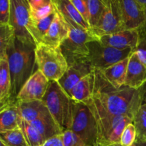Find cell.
I'll list each match as a JSON object with an SVG mask.
<instances>
[{
	"label": "cell",
	"mask_w": 146,
	"mask_h": 146,
	"mask_svg": "<svg viewBox=\"0 0 146 146\" xmlns=\"http://www.w3.org/2000/svg\"><path fill=\"white\" fill-rule=\"evenodd\" d=\"M94 94L86 105L91 111L109 115H130L135 118L143 103L141 90L123 86L120 88L113 87L95 70Z\"/></svg>",
	"instance_id": "6da1fadb"
},
{
	"label": "cell",
	"mask_w": 146,
	"mask_h": 146,
	"mask_svg": "<svg viewBox=\"0 0 146 146\" xmlns=\"http://www.w3.org/2000/svg\"><path fill=\"white\" fill-rule=\"evenodd\" d=\"M36 44L15 38L7 48V55L11 79V100L17 95L27 80L33 75L36 64Z\"/></svg>",
	"instance_id": "7a4b0ae2"
},
{
	"label": "cell",
	"mask_w": 146,
	"mask_h": 146,
	"mask_svg": "<svg viewBox=\"0 0 146 146\" xmlns=\"http://www.w3.org/2000/svg\"><path fill=\"white\" fill-rule=\"evenodd\" d=\"M41 101L63 132L69 130L72 118L73 99L66 94L58 81H49Z\"/></svg>",
	"instance_id": "3957f363"
},
{
	"label": "cell",
	"mask_w": 146,
	"mask_h": 146,
	"mask_svg": "<svg viewBox=\"0 0 146 146\" xmlns=\"http://www.w3.org/2000/svg\"><path fill=\"white\" fill-rule=\"evenodd\" d=\"M36 64L37 69L49 81H58L68 67L60 47H52L43 43L36 47Z\"/></svg>",
	"instance_id": "277c9868"
},
{
	"label": "cell",
	"mask_w": 146,
	"mask_h": 146,
	"mask_svg": "<svg viewBox=\"0 0 146 146\" xmlns=\"http://www.w3.org/2000/svg\"><path fill=\"white\" fill-rule=\"evenodd\" d=\"M69 131L88 145H98L96 121L89 106L84 103L73 100L72 118Z\"/></svg>",
	"instance_id": "5b68a950"
},
{
	"label": "cell",
	"mask_w": 146,
	"mask_h": 146,
	"mask_svg": "<svg viewBox=\"0 0 146 146\" xmlns=\"http://www.w3.org/2000/svg\"><path fill=\"white\" fill-rule=\"evenodd\" d=\"M91 111L97 124L98 145H109L120 143L123 130L134 120L133 117L130 115H109Z\"/></svg>",
	"instance_id": "8992f818"
},
{
	"label": "cell",
	"mask_w": 146,
	"mask_h": 146,
	"mask_svg": "<svg viewBox=\"0 0 146 146\" xmlns=\"http://www.w3.org/2000/svg\"><path fill=\"white\" fill-rule=\"evenodd\" d=\"M87 46L89 51L84 61L98 71L128 58L135 51L132 48L118 49L102 44L99 40L89 41L87 43Z\"/></svg>",
	"instance_id": "52a82bcc"
},
{
	"label": "cell",
	"mask_w": 146,
	"mask_h": 146,
	"mask_svg": "<svg viewBox=\"0 0 146 146\" xmlns=\"http://www.w3.org/2000/svg\"><path fill=\"white\" fill-rule=\"evenodd\" d=\"M69 27L68 37L60 46L61 52L66 58L68 66L84 61L88 54L87 43L98 40L91 31H85L76 28L67 23Z\"/></svg>",
	"instance_id": "ba28073f"
},
{
	"label": "cell",
	"mask_w": 146,
	"mask_h": 146,
	"mask_svg": "<svg viewBox=\"0 0 146 146\" xmlns=\"http://www.w3.org/2000/svg\"><path fill=\"white\" fill-rule=\"evenodd\" d=\"M10 4L9 24L14 28L16 38L36 44L28 29L31 21L29 4L25 0H10Z\"/></svg>",
	"instance_id": "9c48e42d"
},
{
	"label": "cell",
	"mask_w": 146,
	"mask_h": 146,
	"mask_svg": "<svg viewBox=\"0 0 146 146\" xmlns=\"http://www.w3.org/2000/svg\"><path fill=\"white\" fill-rule=\"evenodd\" d=\"M124 30L121 19L118 0H106L105 7L98 24L91 32L99 38L101 36L114 34Z\"/></svg>",
	"instance_id": "30bf717a"
},
{
	"label": "cell",
	"mask_w": 146,
	"mask_h": 146,
	"mask_svg": "<svg viewBox=\"0 0 146 146\" xmlns=\"http://www.w3.org/2000/svg\"><path fill=\"white\" fill-rule=\"evenodd\" d=\"M49 80L36 69L24 84L16 98L17 102L41 101L49 84Z\"/></svg>",
	"instance_id": "8fae6325"
},
{
	"label": "cell",
	"mask_w": 146,
	"mask_h": 146,
	"mask_svg": "<svg viewBox=\"0 0 146 146\" xmlns=\"http://www.w3.org/2000/svg\"><path fill=\"white\" fill-rule=\"evenodd\" d=\"M118 1L124 30H139L145 26V8L137 0Z\"/></svg>",
	"instance_id": "7c38bea8"
},
{
	"label": "cell",
	"mask_w": 146,
	"mask_h": 146,
	"mask_svg": "<svg viewBox=\"0 0 146 146\" xmlns=\"http://www.w3.org/2000/svg\"><path fill=\"white\" fill-rule=\"evenodd\" d=\"M140 34L138 29H125L114 34L101 36L98 40L102 44L118 49L132 48L135 51L138 42Z\"/></svg>",
	"instance_id": "4fadbf2b"
},
{
	"label": "cell",
	"mask_w": 146,
	"mask_h": 146,
	"mask_svg": "<svg viewBox=\"0 0 146 146\" xmlns=\"http://www.w3.org/2000/svg\"><path fill=\"white\" fill-rule=\"evenodd\" d=\"M95 69L92 68L86 61H82L68 66L66 71L58 81L66 94L71 97V93L75 86L82 78L92 73Z\"/></svg>",
	"instance_id": "5bb4252c"
},
{
	"label": "cell",
	"mask_w": 146,
	"mask_h": 146,
	"mask_svg": "<svg viewBox=\"0 0 146 146\" xmlns=\"http://www.w3.org/2000/svg\"><path fill=\"white\" fill-rule=\"evenodd\" d=\"M146 84V65L138 57L135 51L129 57L125 86L138 90Z\"/></svg>",
	"instance_id": "9a60e30c"
},
{
	"label": "cell",
	"mask_w": 146,
	"mask_h": 146,
	"mask_svg": "<svg viewBox=\"0 0 146 146\" xmlns=\"http://www.w3.org/2000/svg\"><path fill=\"white\" fill-rule=\"evenodd\" d=\"M56 11L61 14L70 25L85 30L91 31V27L78 12L71 0H51Z\"/></svg>",
	"instance_id": "2e32d148"
},
{
	"label": "cell",
	"mask_w": 146,
	"mask_h": 146,
	"mask_svg": "<svg viewBox=\"0 0 146 146\" xmlns=\"http://www.w3.org/2000/svg\"><path fill=\"white\" fill-rule=\"evenodd\" d=\"M69 27L62 16L56 9V14L41 43L52 47H60L69 34Z\"/></svg>",
	"instance_id": "e0dca14e"
},
{
	"label": "cell",
	"mask_w": 146,
	"mask_h": 146,
	"mask_svg": "<svg viewBox=\"0 0 146 146\" xmlns=\"http://www.w3.org/2000/svg\"><path fill=\"white\" fill-rule=\"evenodd\" d=\"M129 57L100 71L106 81L114 88H120L125 86Z\"/></svg>",
	"instance_id": "ac0fdd59"
},
{
	"label": "cell",
	"mask_w": 146,
	"mask_h": 146,
	"mask_svg": "<svg viewBox=\"0 0 146 146\" xmlns=\"http://www.w3.org/2000/svg\"><path fill=\"white\" fill-rule=\"evenodd\" d=\"M12 102L11 74L7 55H4L0 56V107Z\"/></svg>",
	"instance_id": "d6986e66"
},
{
	"label": "cell",
	"mask_w": 146,
	"mask_h": 146,
	"mask_svg": "<svg viewBox=\"0 0 146 146\" xmlns=\"http://www.w3.org/2000/svg\"><path fill=\"white\" fill-rule=\"evenodd\" d=\"M16 104L18 107L19 116L29 123L50 113L42 101H33L29 102L16 101Z\"/></svg>",
	"instance_id": "ffe728a7"
},
{
	"label": "cell",
	"mask_w": 146,
	"mask_h": 146,
	"mask_svg": "<svg viewBox=\"0 0 146 146\" xmlns=\"http://www.w3.org/2000/svg\"><path fill=\"white\" fill-rule=\"evenodd\" d=\"M95 70L81 80L71 93V98L76 102L86 104L94 94L95 86Z\"/></svg>",
	"instance_id": "44dd1931"
},
{
	"label": "cell",
	"mask_w": 146,
	"mask_h": 146,
	"mask_svg": "<svg viewBox=\"0 0 146 146\" xmlns=\"http://www.w3.org/2000/svg\"><path fill=\"white\" fill-rule=\"evenodd\" d=\"M19 114L16 101L0 107V132L19 128Z\"/></svg>",
	"instance_id": "7402d4cb"
},
{
	"label": "cell",
	"mask_w": 146,
	"mask_h": 146,
	"mask_svg": "<svg viewBox=\"0 0 146 146\" xmlns=\"http://www.w3.org/2000/svg\"><path fill=\"white\" fill-rule=\"evenodd\" d=\"M30 123L41 134L46 141L55 135L63 133V131L58 126L51 113L37 118L30 122Z\"/></svg>",
	"instance_id": "603a6c76"
},
{
	"label": "cell",
	"mask_w": 146,
	"mask_h": 146,
	"mask_svg": "<svg viewBox=\"0 0 146 146\" xmlns=\"http://www.w3.org/2000/svg\"><path fill=\"white\" fill-rule=\"evenodd\" d=\"M55 14L56 11L51 14V15L42 19L38 20V21H34L31 19L28 29L36 45L41 43L43 38L48 31V29L55 17Z\"/></svg>",
	"instance_id": "cb8c5ba5"
},
{
	"label": "cell",
	"mask_w": 146,
	"mask_h": 146,
	"mask_svg": "<svg viewBox=\"0 0 146 146\" xmlns=\"http://www.w3.org/2000/svg\"><path fill=\"white\" fill-rule=\"evenodd\" d=\"M19 126L22 131L29 146H42L46 141L41 134L30 123L19 116Z\"/></svg>",
	"instance_id": "d4e9b609"
},
{
	"label": "cell",
	"mask_w": 146,
	"mask_h": 146,
	"mask_svg": "<svg viewBox=\"0 0 146 146\" xmlns=\"http://www.w3.org/2000/svg\"><path fill=\"white\" fill-rule=\"evenodd\" d=\"M0 141L7 146H29L20 128L0 132Z\"/></svg>",
	"instance_id": "484cf974"
},
{
	"label": "cell",
	"mask_w": 146,
	"mask_h": 146,
	"mask_svg": "<svg viewBox=\"0 0 146 146\" xmlns=\"http://www.w3.org/2000/svg\"><path fill=\"white\" fill-rule=\"evenodd\" d=\"M16 38L14 28L9 24H0V56L7 55V50Z\"/></svg>",
	"instance_id": "4316f807"
},
{
	"label": "cell",
	"mask_w": 146,
	"mask_h": 146,
	"mask_svg": "<svg viewBox=\"0 0 146 146\" xmlns=\"http://www.w3.org/2000/svg\"><path fill=\"white\" fill-rule=\"evenodd\" d=\"M90 14L91 29L98 24L105 7L106 0H85Z\"/></svg>",
	"instance_id": "83f0119b"
},
{
	"label": "cell",
	"mask_w": 146,
	"mask_h": 146,
	"mask_svg": "<svg viewBox=\"0 0 146 146\" xmlns=\"http://www.w3.org/2000/svg\"><path fill=\"white\" fill-rule=\"evenodd\" d=\"M133 123L136 129L137 138L146 139V101L143 102L140 106Z\"/></svg>",
	"instance_id": "f1b7e54d"
},
{
	"label": "cell",
	"mask_w": 146,
	"mask_h": 146,
	"mask_svg": "<svg viewBox=\"0 0 146 146\" xmlns=\"http://www.w3.org/2000/svg\"><path fill=\"white\" fill-rule=\"evenodd\" d=\"M137 138V132L133 123L128 124L121 135L120 144L122 146H132Z\"/></svg>",
	"instance_id": "f546056e"
},
{
	"label": "cell",
	"mask_w": 146,
	"mask_h": 146,
	"mask_svg": "<svg viewBox=\"0 0 146 146\" xmlns=\"http://www.w3.org/2000/svg\"><path fill=\"white\" fill-rule=\"evenodd\" d=\"M140 38L138 46H137L135 52L138 54L141 61L146 65V27L139 29Z\"/></svg>",
	"instance_id": "4dcf8cb0"
},
{
	"label": "cell",
	"mask_w": 146,
	"mask_h": 146,
	"mask_svg": "<svg viewBox=\"0 0 146 146\" xmlns=\"http://www.w3.org/2000/svg\"><path fill=\"white\" fill-rule=\"evenodd\" d=\"M62 135L64 146H92L86 143L79 137L69 130L64 131ZM96 146H98V145Z\"/></svg>",
	"instance_id": "1f68e13d"
},
{
	"label": "cell",
	"mask_w": 146,
	"mask_h": 146,
	"mask_svg": "<svg viewBox=\"0 0 146 146\" xmlns=\"http://www.w3.org/2000/svg\"><path fill=\"white\" fill-rule=\"evenodd\" d=\"M10 5V0H0V24L9 22Z\"/></svg>",
	"instance_id": "d6a6232c"
},
{
	"label": "cell",
	"mask_w": 146,
	"mask_h": 146,
	"mask_svg": "<svg viewBox=\"0 0 146 146\" xmlns=\"http://www.w3.org/2000/svg\"><path fill=\"white\" fill-rule=\"evenodd\" d=\"M78 12L81 14L85 21L90 25V14L88 6L85 0H71Z\"/></svg>",
	"instance_id": "836d02e7"
},
{
	"label": "cell",
	"mask_w": 146,
	"mask_h": 146,
	"mask_svg": "<svg viewBox=\"0 0 146 146\" xmlns=\"http://www.w3.org/2000/svg\"><path fill=\"white\" fill-rule=\"evenodd\" d=\"M42 146H64L63 135L60 134V135H55V136L46 140Z\"/></svg>",
	"instance_id": "e575fe53"
},
{
	"label": "cell",
	"mask_w": 146,
	"mask_h": 146,
	"mask_svg": "<svg viewBox=\"0 0 146 146\" xmlns=\"http://www.w3.org/2000/svg\"><path fill=\"white\" fill-rule=\"evenodd\" d=\"M132 146H146V139H141L137 138L135 143Z\"/></svg>",
	"instance_id": "d590c367"
},
{
	"label": "cell",
	"mask_w": 146,
	"mask_h": 146,
	"mask_svg": "<svg viewBox=\"0 0 146 146\" xmlns=\"http://www.w3.org/2000/svg\"><path fill=\"white\" fill-rule=\"evenodd\" d=\"M141 92V95H142V98H143V102H145L146 101V84L142 88H140Z\"/></svg>",
	"instance_id": "8d00e7d4"
},
{
	"label": "cell",
	"mask_w": 146,
	"mask_h": 146,
	"mask_svg": "<svg viewBox=\"0 0 146 146\" xmlns=\"http://www.w3.org/2000/svg\"><path fill=\"white\" fill-rule=\"evenodd\" d=\"M137 1H138V2H139L140 4H141V5L144 7V8H145L146 7V0H137Z\"/></svg>",
	"instance_id": "74e56055"
},
{
	"label": "cell",
	"mask_w": 146,
	"mask_h": 146,
	"mask_svg": "<svg viewBox=\"0 0 146 146\" xmlns=\"http://www.w3.org/2000/svg\"><path fill=\"white\" fill-rule=\"evenodd\" d=\"M98 146H122L120 143L118 144H113V145H98Z\"/></svg>",
	"instance_id": "f35d334b"
},
{
	"label": "cell",
	"mask_w": 146,
	"mask_h": 146,
	"mask_svg": "<svg viewBox=\"0 0 146 146\" xmlns=\"http://www.w3.org/2000/svg\"><path fill=\"white\" fill-rule=\"evenodd\" d=\"M0 144H1V145H0V146H7V145H5V144L3 143L2 142H1V141H0Z\"/></svg>",
	"instance_id": "ab89813d"
},
{
	"label": "cell",
	"mask_w": 146,
	"mask_h": 146,
	"mask_svg": "<svg viewBox=\"0 0 146 146\" xmlns=\"http://www.w3.org/2000/svg\"><path fill=\"white\" fill-rule=\"evenodd\" d=\"M145 26L146 27V7L145 8Z\"/></svg>",
	"instance_id": "60d3db41"
},
{
	"label": "cell",
	"mask_w": 146,
	"mask_h": 146,
	"mask_svg": "<svg viewBox=\"0 0 146 146\" xmlns=\"http://www.w3.org/2000/svg\"><path fill=\"white\" fill-rule=\"evenodd\" d=\"M26 1H27V3H29V0H25Z\"/></svg>",
	"instance_id": "b9f144b4"
}]
</instances>
